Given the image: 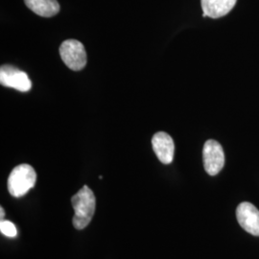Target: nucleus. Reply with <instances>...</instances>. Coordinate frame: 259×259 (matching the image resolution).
Listing matches in <instances>:
<instances>
[{"mask_svg": "<svg viewBox=\"0 0 259 259\" xmlns=\"http://www.w3.org/2000/svg\"><path fill=\"white\" fill-rule=\"evenodd\" d=\"M75 215L72 224L75 229L83 230L92 221L96 208V198L93 190L88 186L83 187L71 198Z\"/></svg>", "mask_w": 259, "mask_h": 259, "instance_id": "nucleus-1", "label": "nucleus"}, {"mask_svg": "<svg viewBox=\"0 0 259 259\" xmlns=\"http://www.w3.org/2000/svg\"><path fill=\"white\" fill-rule=\"evenodd\" d=\"M37 182V173L29 164H20L15 167L8 178V190L10 194L20 198L27 194Z\"/></svg>", "mask_w": 259, "mask_h": 259, "instance_id": "nucleus-2", "label": "nucleus"}, {"mask_svg": "<svg viewBox=\"0 0 259 259\" xmlns=\"http://www.w3.org/2000/svg\"><path fill=\"white\" fill-rule=\"evenodd\" d=\"M60 55L67 67L74 71L87 65V53L83 44L77 39H66L60 47Z\"/></svg>", "mask_w": 259, "mask_h": 259, "instance_id": "nucleus-3", "label": "nucleus"}, {"mask_svg": "<svg viewBox=\"0 0 259 259\" xmlns=\"http://www.w3.org/2000/svg\"><path fill=\"white\" fill-rule=\"evenodd\" d=\"M203 157L204 169L210 176L217 175L225 165L224 150L216 140L209 139L204 143Z\"/></svg>", "mask_w": 259, "mask_h": 259, "instance_id": "nucleus-4", "label": "nucleus"}, {"mask_svg": "<svg viewBox=\"0 0 259 259\" xmlns=\"http://www.w3.org/2000/svg\"><path fill=\"white\" fill-rule=\"evenodd\" d=\"M0 83L4 87L15 89L21 93L29 92L32 88V82L27 73L12 65L1 66Z\"/></svg>", "mask_w": 259, "mask_h": 259, "instance_id": "nucleus-5", "label": "nucleus"}, {"mask_svg": "<svg viewBox=\"0 0 259 259\" xmlns=\"http://www.w3.org/2000/svg\"><path fill=\"white\" fill-rule=\"evenodd\" d=\"M237 220L241 227L250 234L259 236V210L250 203H241L236 209Z\"/></svg>", "mask_w": 259, "mask_h": 259, "instance_id": "nucleus-6", "label": "nucleus"}, {"mask_svg": "<svg viewBox=\"0 0 259 259\" xmlns=\"http://www.w3.org/2000/svg\"><path fill=\"white\" fill-rule=\"evenodd\" d=\"M152 146L157 158L163 164H170L175 154V144L173 139L164 132H158L152 139Z\"/></svg>", "mask_w": 259, "mask_h": 259, "instance_id": "nucleus-7", "label": "nucleus"}, {"mask_svg": "<svg viewBox=\"0 0 259 259\" xmlns=\"http://www.w3.org/2000/svg\"><path fill=\"white\" fill-rule=\"evenodd\" d=\"M237 0H201L204 18L219 19L232 11Z\"/></svg>", "mask_w": 259, "mask_h": 259, "instance_id": "nucleus-8", "label": "nucleus"}, {"mask_svg": "<svg viewBox=\"0 0 259 259\" xmlns=\"http://www.w3.org/2000/svg\"><path fill=\"white\" fill-rule=\"evenodd\" d=\"M25 5L37 16L51 18L60 12V4L57 0H24Z\"/></svg>", "mask_w": 259, "mask_h": 259, "instance_id": "nucleus-9", "label": "nucleus"}, {"mask_svg": "<svg viewBox=\"0 0 259 259\" xmlns=\"http://www.w3.org/2000/svg\"><path fill=\"white\" fill-rule=\"evenodd\" d=\"M0 232L7 237H16L18 234L16 226L13 223L5 220H1L0 222Z\"/></svg>", "mask_w": 259, "mask_h": 259, "instance_id": "nucleus-10", "label": "nucleus"}, {"mask_svg": "<svg viewBox=\"0 0 259 259\" xmlns=\"http://www.w3.org/2000/svg\"><path fill=\"white\" fill-rule=\"evenodd\" d=\"M0 210H1V214H0V215H1V220H2V218H3V216H4V215H5V211H4V209H3V207H1V208H0Z\"/></svg>", "mask_w": 259, "mask_h": 259, "instance_id": "nucleus-11", "label": "nucleus"}]
</instances>
